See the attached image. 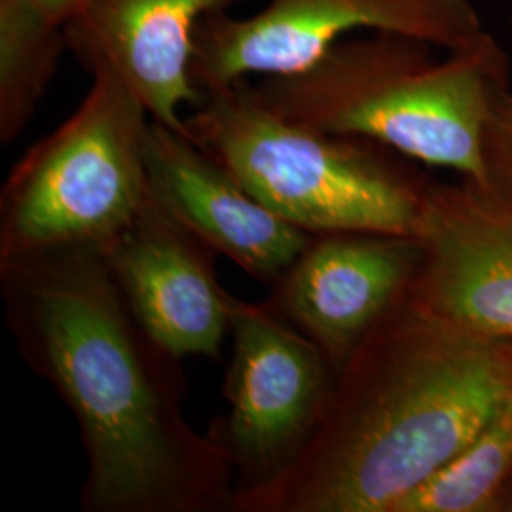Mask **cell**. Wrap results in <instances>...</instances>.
<instances>
[{"label":"cell","instance_id":"6","mask_svg":"<svg viewBox=\"0 0 512 512\" xmlns=\"http://www.w3.org/2000/svg\"><path fill=\"white\" fill-rule=\"evenodd\" d=\"M230 336L228 410L209 435L232 463V512H238L293 469L321 420L334 370L268 302L236 298Z\"/></svg>","mask_w":512,"mask_h":512},{"label":"cell","instance_id":"15","mask_svg":"<svg viewBox=\"0 0 512 512\" xmlns=\"http://www.w3.org/2000/svg\"><path fill=\"white\" fill-rule=\"evenodd\" d=\"M486 183L512 190V90L511 82L494 93L482 141Z\"/></svg>","mask_w":512,"mask_h":512},{"label":"cell","instance_id":"4","mask_svg":"<svg viewBox=\"0 0 512 512\" xmlns=\"http://www.w3.org/2000/svg\"><path fill=\"white\" fill-rule=\"evenodd\" d=\"M184 126L258 202L308 234L421 238L437 181L380 143L281 116L249 78L203 92Z\"/></svg>","mask_w":512,"mask_h":512},{"label":"cell","instance_id":"1","mask_svg":"<svg viewBox=\"0 0 512 512\" xmlns=\"http://www.w3.org/2000/svg\"><path fill=\"white\" fill-rule=\"evenodd\" d=\"M23 361L73 412L86 512H232L234 469L184 416L181 359L139 325L95 249L0 264Z\"/></svg>","mask_w":512,"mask_h":512},{"label":"cell","instance_id":"3","mask_svg":"<svg viewBox=\"0 0 512 512\" xmlns=\"http://www.w3.org/2000/svg\"><path fill=\"white\" fill-rule=\"evenodd\" d=\"M433 50L391 33L342 38L304 71L262 76L255 90L293 122L486 183L484 128L511 61L490 33L442 59Z\"/></svg>","mask_w":512,"mask_h":512},{"label":"cell","instance_id":"13","mask_svg":"<svg viewBox=\"0 0 512 512\" xmlns=\"http://www.w3.org/2000/svg\"><path fill=\"white\" fill-rule=\"evenodd\" d=\"M84 0H0V143L18 139L54 78Z\"/></svg>","mask_w":512,"mask_h":512},{"label":"cell","instance_id":"17","mask_svg":"<svg viewBox=\"0 0 512 512\" xmlns=\"http://www.w3.org/2000/svg\"><path fill=\"white\" fill-rule=\"evenodd\" d=\"M509 25H511V31H512V16H511V21H509Z\"/></svg>","mask_w":512,"mask_h":512},{"label":"cell","instance_id":"8","mask_svg":"<svg viewBox=\"0 0 512 512\" xmlns=\"http://www.w3.org/2000/svg\"><path fill=\"white\" fill-rule=\"evenodd\" d=\"M423 255L421 239L412 236L311 234L266 302L308 336L336 372L410 296Z\"/></svg>","mask_w":512,"mask_h":512},{"label":"cell","instance_id":"2","mask_svg":"<svg viewBox=\"0 0 512 512\" xmlns=\"http://www.w3.org/2000/svg\"><path fill=\"white\" fill-rule=\"evenodd\" d=\"M512 401V340L482 338L410 296L334 372L293 469L238 512H393Z\"/></svg>","mask_w":512,"mask_h":512},{"label":"cell","instance_id":"7","mask_svg":"<svg viewBox=\"0 0 512 512\" xmlns=\"http://www.w3.org/2000/svg\"><path fill=\"white\" fill-rule=\"evenodd\" d=\"M353 31L401 35L444 52L490 33L473 0H268L249 18H203L190 76L203 93L249 76L300 73Z\"/></svg>","mask_w":512,"mask_h":512},{"label":"cell","instance_id":"11","mask_svg":"<svg viewBox=\"0 0 512 512\" xmlns=\"http://www.w3.org/2000/svg\"><path fill=\"white\" fill-rule=\"evenodd\" d=\"M243 0H84L65 27V46L92 74L118 76L148 116L186 135L183 107L202 92L190 67L203 18Z\"/></svg>","mask_w":512,"mask_h":512},{"label":"cell","instance_id":"16","mask_svg":"<svg viewBox=\"0 0 512 512\" xmlns=\"http://www.w3.org/2000/svg\"><path fill=\"white\" fill-rule=\"evenodd\" d=\"M507 512H512V497L511 501H509V507H507Z\"/></svg>","mask_w":512,"mask_h":512},{"label":"cell","instance_id":"9","mask_svg":"<svg viewBox=\"0 0 512 512\" xmlns=\"http://www.w3.org/2000/svg\"><path fill=\"white\" fill-rule=\"evenodd\" d=\"M420 239L410 300L456 329L512 340V190L435 183Z\"/></svg>","mask_w":512,"mask_h":512},{"label":"cell","instance_id":"5","mask_svg":"<svg viewBox=\"0 0 512 512\" xmlns=\"http://www.w3.org/2000/svg\"><path fill=\"white\" fill-rule=\"evenodd\" d=\"M73 114L14 165L0 194V264L101 249L148 198L145 105L114 74L92 73Z\"/></svg>","mask_w":512,"mask_h":512},{"label":"cell","instance_id":"10","mask_svg":"<svg viewBox=\"0 0 512 512\" xmlns=\"http://www.w3.org/2000/svg\"><path fill=\"white\" fill-rule=\"evenodd\" d=\"M139 325L169 355L219 359L236 298L215 274V251L148 192L128 226L97 249Z\"/></svg>","mask_w":512,"mask_h":512},{"label":"cell","instance_id":"14","mask_svg":"<svg viewBox=\"0 0 512 512\" xmlns=\"http://www.w3.org/2000/svg\"><path fill=\"white\" fill-rule=\"evenodd\" d=\"M511 497L512 401L393 512H507Z\"/></svg>","mask_w":512,"mask_h":512},{"label":"cell","instance_id":"12","mask_svg":"<svg viewBox=\"0 0 512 512\" xmlns=\"http://www.w3.org/2000/svg\"><path fill=\"white\" fill-rule=\"evenodd\" d=\"M147 173L152 200L171 219L270 287L311 238L258 202L190 137L154 120L148 126Z\"/></svg>","mask_w":512,"mask_h":512}]
</instances>
